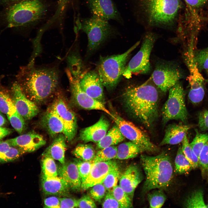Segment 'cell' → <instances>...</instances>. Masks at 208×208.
I'll return each instance as SVG.
<instances>
[{"label":"cell","instance_id":"56","mask_svg":"<svg viewBox=\"0 0 208 208\" xmlns=\"http://www.w3.org/2000/svg\"><path fill=\"white\" fill-rule=\"evenodd\" d=\"M206 71L207 72V74H208V70H207V71Z\"/></svg>","mask_w":208,"mask_h":208},{"label":"cell","instance_id":"38","mask_svg":"<svg viewBox=\"0 0 208 208\" xmlns=\"http://www.w3.org/2000/svg\"><path fill=\"white\" fill-rule=\"evenodd\" d=\"M112 192L119 203L121 208L133 207L132 200L119 185H117L115 186Z\"/></svg>","mask_w":208,"mask_h":208},{"label":"cell","instance_id":"51","mask_svg":"<svg viewBox=\"0 0 208 208\" xmlns=\"http://www.w3.org/2000/svg\"><path fill=\"white\" fill-rule=\"evenodd\" d=\"M60 208L78 207L77 200L70 198H60Z\"/></svg>","mask_w":208,"mask_h":208},{"label":"cell","instance_id":"40","mask_svg":"<svg viewBox=\"0 0 208 208\" xmlns=\"http://www.w3.org/2000/svg\"><path fill=\"white\" fill-rule=\"evenodd\" d=\"M148 199L150 207H161L166 199V196L161 190H156L150 192L148 194Z\"/></svg>","mask_w":208,"mask_h":208},{"label":"cell","instance_id":"32","mask_svg":"<svg viewBox=\"0 0 208 208\" xmlns=\"http://www.w3.org/2000/svg\"><path fill=\"white\" fill-rule=\"evenodd\" d=\"M73 153L78 159L84 161H92L96 155L95 150L92 145L84 144L77 145Z\"/></svg>","mask_w":208,"mask_h":208},{"label":"cell","instance_id":"17","mask_svg":"<svg viewBox=\"0 0 208 208\" xmlns=\"http://www.w3.org/2000/svg\"><path fill=\"white\" fill-rule=\"evenodd\" d=\"M79 83L82 89L87 94L103 103L104 86L97 72H87L79 79Z\"/></svg>","mask_w":208,"mask_h":208},{"label":"cell","instance_id":"21","mask_svg":"<svg viewBox=\"0 0 208 208\" xmlns=\"http://www.w3.org/2000/svg\"><path fill=\"white\" fill-rule=\"evenodd\" d=\"M58 176L67 183L70 189L79 192L81 189V182L77 165L74 161H68L58 167Z\"/></svg>","mask_w":208,"mask_h":208},{"label":"cell","instance_id":"36","mask_svg":"<svg viewBox=\"0 0 208 208\" xmlns=\"http://www.w3.org/2000/svg\"><path fill=\"white\" fill-rule=\"evenodd\" d=\"M117 147L114 146L100 149L96 154L93 160L94 163L104 161L115 159L117 153Z\"/></svg>","mask_w":208,"mask_h":208},{"label":"cell","instance_id":"23","mask_svg":"<svg viewBox=\"0 0 208 208\" xmlns=\"http://www.w3.org/2000/svg\"><path fill=\"white\" fill-rule=\"evenodd\" d=\"M109 126L108 121L101 117L96 123L82 129L79 138L85 142L98 143L106 134Z\"/></svg>","mask_w":208,"mask_h":208},{"label":"cell","instance_id":"12","mask_svg":"<svg viewBox=\"0 0 208 208\" xmlns=\"http://www.w3.org/2000/svg\"><path fill=\"white\" fill-rule=\"evenodd\" d=\"M68 79L72 96L76 103L81 108L87 109H94L103 111L112 118L113 114L109 111L103 103L90 96L81 88L79 80L74 78L68 69L66 71Z\"/></svg>","mask_w":208,"mask_h":208},{"label":"cell","instance_id":"39","mask_svg":"<svg viewBox=\"0 0 208 208\" xmlns=\"http://www.w3.org/2000/svg\"><path fill=\"white\" fill-rule=\"evenodd\" d=\"M120 178V172L116 165L109 171L103 183L108 192H112L114 188L117 185Z\"/></svg>","mask_w":208,"mask_h":208},{"label":"cell","instance_id":"41","mask_svg":"<svg viewBox=\"0 0 208 208\" xmlns=\"http://www.w3.org/2000/svg\"><path fill=\"white\" fill-rule=\"evenodd\" d=\"M198 159L202 175L208 181V140L200 151Z\"/></svg>","mask_w":208,"mask_h":208},{"label":"cell","instance_id":"45","mask_svg":"<svg viewBox=\"0 0 208 208\" xmlns=\"http://www.w3.org/2000/svg\"><path fill=\"white\" fill-rule=\"evenodd\" d=\"M78 170L81 183L88 176L94 163L91 161H84L78 159L75 161Z\"/></svg>","mask_w":208,"mask_h":208},{"label":"cell","instance_id":"4","mask_svg":"<svg viewBox=\"0 0 208 208\" xmlns=\"http://www.w3.org/2000/svg\"><path fill=\"white\" fill-rule=\"evenodd\" d=\"M140 162L146 176L143 193L169 185L173 177V168L168 155L165 153L155 156L142 154L140 156Z\"/></svg>","mask_w":208,"mask_h":208},{"label":"cell","instance_id":"9","mask_svg":"<svg viewBox=\"0 0 208 208\" xmlns=\"http://www.w3.org/2000/svg\"><path fill=\"white\" fill-rule=\"evenodd\" d=\"M155 35L148 33L144 37L140 49L126 66L123 76L129 79L133 74H145L151 69L150 55L155 40Z\"/></svg>","mask_w":208,"mask_h":208},{"label":"cell","instance_id":"46","mask_svg":"<svg viewBox=\"0 0 208 208\" xmlns=\"http://www.w3.org/2000/svg\"><path fill=\"white\" fill-rule=\"evenodd\" d=\"M91 187L90 191V197L96 201L100 202L106 193L107 190L103 183L96 184Z\"/></svg>","mask_w":208,"mask_h":208},{"label":"cell","instance_id":"15","mask_svg":"<svg viewBox=\"0 0 208 208\" xmlns=\"http://www.w3.org/2000/svg\"><path fill=\"white\" fill-rule=\"evenodd\" d=\"M12 99L17 112L25 120H29L36 116L39 109L35 103L27 98L16 82L12 88Z\"/></svg>","mask_w":208,"mask_h":208},{"label":"cell","instance_id":"18","mask_svg":"<svg viewBox=\"0 0 208 208\" xmlns=\"http://www.w3.org/2000/svg\"><path fill=\"white\" fill-rule=\"evenodd\" d=\"M6 140L11 146L18 148L23 153L34 152L46 143L42 136L32 131Z\"/></svg>","mask_w":208,"mask_h":208},{"label":"cell","instance_id":"55","mask_svg":"<svg viewBox=\"0 0 208 208\" xmlns=\"http://www.w3.org/2000/svg\"><path fill=\"white\" fill-rule=\"evenodd\" d=\"M5 1H26L27 0H4Z\"/></svg>","mask_w":208,"mask_h":208},{"label":"cell","instance_id":"14","mask_svg":"<svg viewBox=\"0 0 208 208\" xmlns=\"http://www.w3.org/2000/svg\"><path fill=\"white\" fill-rule=\"evenodd\" d=\"M86 2L92 15L123 24L122 18L112 0H86Z\"/></svg>","mask_w":208,"mask_h":208},{"label":"cell","instance_id":"11","mask_svg":"<svg viewBox=\"0 0 208 208\" xmlns=\"http://www.w3.org/2000/svg\"><path fill=\"white\" fill-rule=\"evenodd\" d=\"M182 76L177 67L161 64L156 67L150 79L162 92H166L179 81Z\"/></svg>","mask_w":208,"mask_h":208},{"label":"cell","instance_id":"30","mask_svg":"<svg viewBox=\"0 0 208 208\" xmlns=\"http://www.w3.org/2000/svg\"><path fill=\"white\" fill-rule=\"evenodd\" d=\"M193 168V167L183 153L180 146L175 159L174 172L178 174H187Z\"/></svg>","mask_w":208,"mask_h":208},{"label":"cell","instance_id":"54","mask_svg":"<svg viewBox=\"0 0 208 208\" xmlns=\"http://www.w3.org/2000/svg\"><path fill=\"white\" fill-rule=\"evenodd\" d=\"M6 122V120L2 115L0 113V127L4 125Z\"/></svg>","mask_w":208,"mask_h":208},{"label":"cell","instance_id":"24","mask_svg":"<svg viewBox=\"0 0 208 208\" xmlns=\"http://www.w3.org/2000/svg\"><path fill=\"white\" fill-rule=\"evenodd\" d=\"M41 124L52 137L63 132L64 126L62 121L52 106L44 114L41 120Z\"/></svg>","mask_w":208,"mask_h":208},{"label":"cell","instance_id":"29","mask_svg":"<svg viewBox=\"0 0 208 208\" xmlns=\"http://www.w3.org/2000/svg\"><path fill=\"white\" fill-rule=\"evenodd\" d=\"M23 154L18 148L11 146L7 140L0 142V163L13 161Z\"/></svg>","mask_w":208,"mask_h":208},{"label":"cell","instance_id":"33","mask_svg":"<svg viewBox=\"0 0 208 208\" xmlns=\"http://www.w3.org/2000/svg\"><path fill=\"white\" fill-rule=\"evenodd\" d=\"M16 110L12 98L7 90L0 85V111L7 115Z\"/></svg>","mask_w":208,"mask_h":208},{"label":"cell","instance_id":"25","mask_svg":"<svg viewBox=\"0 0 208 208\" xmlns=\"http://www.w3.org/2000/svg\"><path fill=\"white\" fill-rule=\"evenodd\" d=\"M190 127L189 125L181 124L168 125L160 145H175L181 142Z\"/></svg>","mask_w":208,"mask_h":208},{"label":"cell","instance_id":"27","mask_svg":"<svg viewBox=\"0 0 208 208\" xmlns=\"http://www.w3.org/2000/svg\"><path fill=\"white\" fill-rule=\"evenodd\" d=\"M144 151L140 147L131 141L124 142L117 147L115 159L124 160L133 158Z\"/></svg>","mask_w":208,"mask_h":208},{"label":"cell","instance_id":"52","mask_svg":"<svg viewBox=\"0 0 208 208\" xmlns=\"http://www.w3.org/2000/svg\"><path fill=\"white\" fill-rule=\"evenodd\" d=\"M187 4L191 8H198L204 5L208 0H184Z\"/></svg>","mask_w":208,"mask_h":208},{"label":"cell","instance_id":"20","mask_svg":"<svg viewBox=\"0 0 208 208\" xmlns=\"http://www.w3.org/2000/svg\"><path fill=\"white\" fill-rule=\"evenodd\" d=\"M143 178L139 166L131 164L127 168L120 177L119 185L132 200L135 188Z\"/></svg>","mask_w":208,"mask_h":208},{"label":"cell","instance_id":"35","mask_svg":"<svg viewBox=\"0 0 208 208\" xmlns=\"http://www.w3.org/2000/svg\"><path fill=\"white\" fill-rule=\"evenodd\" d=\"M42 176L53 177L58 176V167L54 159L49 157H43L41 161Z\"/></svg>","mask_w":208,"mask_h":208},{"label":"cell","instance_id":"6","mask_svg":"<svg viewBox=\"0 0 208 208\" xmlns=\"http://www.w3.org/2000/svg\"><path fill=\"white\" fill-rule=\"evenodd\" d=\"M45 7L39 0L19 1L11 6L7 14L9 27L21 26L37 21L43 15Z\"/></svg>","mask_w":208,"mask_h":208},{"label":"cell","instance_id":"2","mask_svg":"<svg viewBox=\"0 0 208 208\" xmlns=\"http://www.w3.org/2000/svg\"><path fill=\"white\" fill-rule=\"evenodd\" d=\"M150 81L149 79L140 85L129 86L123 94L129 112L147 127L153 125L158 116V92Z\"/></svg>","mask_w":208,"mask_h":208},{"label":"cell","instance_id":"16","mask_svg":"<svg viewBox=\"0 0 208 208\" xmlns=\"http://www.w3.org/2000/svg\"><path fill=\"white\" fill-rule=\"evenodd\" d=\"M52 106L61 118L64 126L63 133L66 141L70 142L75 137L77 129V119L74 113L61 99H59Z\"/></svg>","mask_w":208,"mask_h":208},{"label":"cell","instance_id":"42","mask_svg":"<svg viewBox=\"0 0 208 208\" xmlns=\"http://www.w3.org/2000/svg\"><path fill=\"white\" fill-rule=\"evenodd\" d=\"M194 58L200 72L208 70V47L194 53Z\"/></svg>","mask_w":208,"mask_h":208},{"label":"cell","instance_id":"28","mask_svg":"<svg viewBox=\"0 0 208 208\" xmlns=\"http://www.w3.org/2000/svg\"><path fill=\"white\" fill-rule=\"evenodd\" d=\"M125 138L116 125L107 132L103 137L97 143V148L99 149L114 146L123 141Z\"/></svg>","mask_w":208,"mask_h":208},{"label":"cell","instance_id":"7","mask_svg":"<svg viewBox=\"0 0 208 208\" xmlns=\"http://www.w3.org/2000/svg\"><path fill=\"white\" fill-rule=\"evenodd\" d=\"M79 28L86 34L88 38V50L92 52L116 32V28L108 21L92 15L83 18Z\"/></svg>","mask_w":208,"mask_h":208},{"label":"cell","instance_id":"53","mask_svg":"<svg viewBox=\"0 0 208 208\" xmlns=\"http://www.w3.org/2000/svg\"><path fill=\"white\" fill-rule=\"evenodd\" d=\"M12 132V130L10 128L0 127V140Z\"/></svg>","mask_w":208,"mask_h":208},{"label":"cell","instance_id":"3","mask_svg":"<svg viewBox=\"0 0 208 208\" xmlns=\"http://www.w3.org/2000/svg\"><path fill=\"white\" fill-rule=\"evenodd\" d=\"M134 14L150 27H166L174 24L182 7L180 0H128Z\"/></svg>","mask_w":208,"mask_h":208},{"label":"cell","instance_id":"44","mask_svg":"<svg viewBox=\"0 0 208 208\" xmlns=\"http://www.w3.org/2000/svg\"><path fill=\"white\" fill-rule=\"evenodd\" d=\"M12 126L18 133L21 134L25 127V119L16 111L7 115Z\"/></svg>","mask_w":208,"mask_h":208},{"label":"cell","instance_id":"31","mask_svg":"<svg viewBox=\"0 0 208 208\" xmlns=\"http://www.w3.org/2000/svg\"><path fill=\"white\" fill-rule=\"evenodd\" d=\"M69 70L72 76L79 79L86 73L83 61L79 56L76 54L71 55L68 57Z\"/></svg>","mask_w":208,"mask_h":208},{"label":"cell","instance_id":"13","mask_svg":"<svg viewBox=\"0 0 208 208\" xmlns=\"http://www.w3.org/2000/svg\"><path fill=\"white\" fill-rule=\"evenodd\" d=\"M194 53L193 50H190L187 61L190 72L188 79L190 88L188 97L192 103L196 104L203 100L205 92L204 79L195 62Z\"/></svg>","mask_w":208,"mask_h":208},{"label":"cell","instance_id":"49","mask_svg":"<svg viewBox=\"0 0 208 208\" xmlns=\"http://www.w3.org/2000/svg\"><path fill=\"white\" fill-rule=\"evenodd\" d=\"M198 125L201 131L208 130V110H205L200 113L198 116Z\"/></svg>","mask_w":208,"mask_h":208},{"label":"cell","instance_id":"47","mask_svg":"<svg viewBox=\"0 0 208 208\" xmlns=\"http://www.w3.org/2000/svg\"><path fill=\"white\" fill-rule=\"evenodd\" d=\"M103 208H120V206L112 193L108 192L105 196L102 204Z\"/></svg>","mask_w":208,"mask_h":208},{"label":"cell","instance_id":"10","mask_svg":"<svg viewBox=\"0 0 208 208\" xmlns=\"http://www.w3.org/2000/svg\"><path fill=\"white\" fill-rule=\"evenodd\" d=\"M113 114L114 117L113 119L125 138L137 144L144 151L154 153L158 151L157 146L143 131L132 123L116 114Z\"/></svg>","mask_w":208,"mask_h":208},{"label":"cell","instance_id":"50","mask_svg":"<svg viewBox=\"0 0 208 208\" xmlns=\"http://www.w3.org/2000/svg\"><path fill=\"white\" fill-rule=\"evenodd\" d=\"M44 207L58 208L60 207V198L54 196L45 198L44 200Z\"/></svg>","mask_w":208,"mask_h":208},{"label":"cell","instance_id":"57","mask_svg":"<svg viewBox=\"0 0 208 208\" xmlns=\"http://www.w3.org/2000/svg\"><path fill=\"white\" fill-rule=\"evenodd\" d=\"M207 208L208 207V204L207 205Z\"/></svg>","mask_w":208,"mask_h":208},{"label":"cell","instance_id":"26","mask_svg":"<svg viewBox=\"0 0 208 208\" xmlns=\"http://www.w3.org/2000/svg\"><path fill=\"white\" fill-rule=\"evenodd\" d=\"M65 141L63 133H60L43 152L42 156L51 157L59 161L61 164H64L65 163V154L66 148Z\"/></svg>","mask_w":208,"mask_h":208},{"label":"cell","instance_id":"19","mask_svg":"<svg viewBox=\"0 0 208 208\" xmlns=\"http://www.w3.org/2000/svg\"><path fill=\"white\" fill-rule=\"evenodd\" d=\"M116 165V162L112 160L94 163L88 176L81 183V189L86 190L103 183L109 171Z\"/></svg>","mask_w":208,"mask_h":208},{"label":"cell","instance_id":"22","mask_svg":"<svg viewBox=\"0 0 208 208\" xmlns=\"http://www.w3.org/2000/svg\"><path fill=\"white\" fill-rule=\"evenodd\" d=\"M41 187L44 194L47 195L66 196L70 188L61 177H47L42 176Z\"/></svg>","mask_w":208,"mask_h":208},{"label":"cell","instance_id":"48","mask_svg":"<svg viewBox=\"0 0 208 208\" xmlns=\"http://www.w3.org/2000/svg\"><path fill=\"white\" fill-rule=\"evenodd\" d=\"M77 205L79 208L97 207L92 198L88 195H85L77 200Z\"/></svg>","mask_w":208,"mask_h":208},{"label":"cell","instance_id":"8","mask_svg":"<svg viewBox=\"0 0 208 208\" xmlns=\"http://www.w3.org/2000/svg\"><path fill=\"white\" fill-rule=\"evenodd\" d=\"M167 100L162 108L163 122L166 123L172 120L187 122L188 113L185 102V93L183 86L179 81L169 90Z\"/></svg>","mask_w":208,"mask_h":208},{"label":"cell","instance_id":"34","mask_svg":"<svg viewBox=\"0 0 208 208\" xmlns=\"http://www.w3.org/2000/svg\"><path fill=\"white\" fill-rule=\"evenodd\" d=\"M184 206L188 208H207L204 200L203 191L201 190L194 191L186 199Z\"/></svg>","mask_w":208,"mask_h":208},{"label":"cell","instance_id":"1","mask_svg":"<svg viewBox=\"0 0 208 208\" xmlns=\"http://www.w3.org/2000/svg\"><path fill=\"white\" fill-rule=\"evenodd\" d=\"M60 78V72L55 67H36L31 62L21 68L16 82L27 98L39 103L55 92Z\"/></svg>","mask_w":208,"mask_h":208},{"label":"cell","instance_id":"5","mask_svg":"<svg viewBox=\"0 0 208 208\" xmlns=\"http://www.w3.org/2000/svg\"><path fill=\"white\" fill-rule=\"evenodd\" d=\"M140 43V41L138 42L122 54L100 57L97 72L107 89H112L117 85L123 76L130 54Z\"/></svg>","mask_w":208,"mask_h":208},{"label":"cell","instance_id":"37","mask_svg":"<svg viewBox=\"0 0 208 208\" xmlns=\"http://www.w3.org/2000/svg\"><path fill=\"white\" fill-rule=\"evenodd\" d=\"M181 143L182 150L185 156L192 164L193 169L197 168L199 166L198 157L191 147L187 135Z\"/></svg>","mask_w":208,"mask_h":208},{"label":"cell","instance_id":"43","mask_svg":"<svg viewBox=\"0 0 208 208\" xmlns=\"http://www.w3.org/2000/svg\"><path fill=\"white\" fill-rule=\"evenodd\" d=\"M196 134L190 145L198 157L203 147L208 140V134L202 133L196 130Z\"/></svg>","mask_w":208,"mask_h":208}]
</instances>
